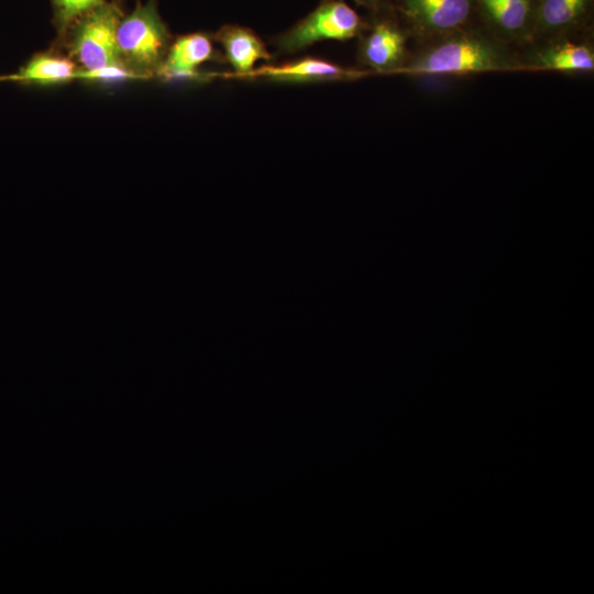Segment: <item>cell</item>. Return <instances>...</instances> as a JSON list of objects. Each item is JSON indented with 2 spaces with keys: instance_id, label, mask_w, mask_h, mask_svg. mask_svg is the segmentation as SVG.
<instances>
[{
  "instance_id": "5b68a950",
  "label": "cell",
  "mask_w": 594,
  "mask_h": 594,
  "mask_svg": "<svg viewBox=\"0 0 594 594\" xmlns=\"http://www.w3.org/2000/svg\"><path fill=\"white\" fill-rule=\"evenodd\" d=\"M395 7L409 30L428 41L469 28L475 12L473 0H395Z\"/></svg>"
},
{
  "instance_id": "30bf717a",
  "label": "cell",
  "mask_w": 594,
  "mask_h": 594,
  "mask_svg": "<svg viewBox=\"0 0 594 594\" xmlns=\"http://www.w3.org/2000/svg\"><path fill=\"white\" fill-rule=\"evenodd\" d=\"M369 74L370 72L344 68L326 59L306 57L282 65L260 67L249 76L276 81L304 82L355 79Z\"/></svg>"
},
{
  "instance_id": "2e32d148",
  "label": "cell",
  "mask_w": 594,
  "mask_h": 594,
  "mask_svg": "<svg viewBox=\"0 0 594 594\" xmlns=\"http://www.w3.org/2000/svg\"><path fill=\"white\" fill-rule=\"evenodd\" d=\"M356 4L365 7L371 10L374 14L382 10V4L380 0H353Z\"/></svg>"
},
{
  "instance_id": "8fae6325",
  "label": "cell",
  "mask_w": 594,
  "mask_h": 594,
  "mask_svg": "<svg viewBox=\"0 0 594 594\" xmlns=\"http://www.w3.org/2000/svg\"><path fill=\"white\" fill-rule=\"evenodd\" d=\"M217 41L237 75L249 76L260 61L272 58L263 41L244 26L224 25L217 34Z\"/></svg>"
},
{
  "instance_id": "4fadbf2b",
  "label": "cell",
  "mask_w": 594,
  "mask_h": 594,
  "mask_svg": "<svg viewBox=\"0 0 594 594\" xmlns=\"http://www.w3.org/2000/svg\"><path fill=\"white\" fill-rule=\"evenodd\" d=\"M75 75L74 64L69 59L38 55L11 78L38 84H56L69 80Z\"/></svg>"
},
{
  "instance_id": "5bb4252c",
  "label": "cell",
  "mask_w": 594,
  "mask_h": 594,
  "mask_svg": "<svg viewBox=\"0 0 594 594\" xmlns=\"http://www.w3.org/2000/svg\"><path fill=\"white\" fill-rule=\"evenodd\" d=\"M53 3L58 23L66 26L103 4V0H53Z\"/></svg>"
},
{
  "instance_id": "52a82bcc",
  "label": "cell",
  "mask_w": 594,
  "mask_h": 594,
  "mask_svg": "<svg viewBox=\"0 0 594 594\" xmlns=\"http://www.w3.org/2000/svg\"><path fill=\"white\" fill-rule=\"evenodd\" d=\"M361 34V62L376 73L398 74L408 61L406 31L389 18L376 16Z\"/></svg>"
},
{
  "instance_id": "3957f363",
  "label": "cell",
  "mask_w": 594,
  "mask_h": 594,
  "mask_svg": "<svg viewBox=\"0 0 594 594\" xmlns=\"http://www.w3.org/2000/svg\"><path fill=\"white\" fill-rule=\"evenodd\" d=\"M117 43L120 56L139 67L151 69L163 63L168 33L153 1L120 20Z\"/></svg>"
},
{
  "instance_id": "7a4b0ae2",
  "label": "cell",
  "mask_w": 594,
  "mask_h": 594,
  "mask_svg": "<svg viewBox=\"0 0 594 594\" xmlns=\"http://www.w3.org/2000/svg\"><path fill=\"white\" fill-rule=\"evenodd\" d=\"M365 23L341 0H324L315 11L276 40L282 53H296L319 41H346L361 34Z\"/></svg>"
},
{
  "instance_id": "9c48e42d",
  "label": "cell",
  "mask_w": 594,
  "mask_h": 594,
  "mask_svg": "<svg viewBox=\"0 0 594 594\" xmlns=\"http://www.w3.org/2000/svg\"><path fill=\"white\" fill-rule=\"evenodd\" d=\"M527 61L525 69L564 73H590L594 69V51L587 43L569 38L538 43Z\"/></svg>"
},
{
  "instance_id": "8992f818",
  "label": "cell",
  "mask_w": 594,
  "mask_h": 594,
  "mask_svg": "<svg viewBox=\"0 0 594 594\" xmlns=\"http://www.w3.org/2000/svg\"><path fill=\"white\" fill-rule=\"evenodd\" d=\"M487 32L501 42L532 44L537 0H473Z\"/></svg>"
},
{
  "instance_id": "6da1fadb",
  "label": "cell",
  "mask_w": 594,
  "mask_h": 594,
  "mask_svg": "<svg viewBox=\"0 0 594 594\" xmlns=\"http://www.w3.org/2000/svg\"><path fill=\"white\" fill-rule=\"evenodd\" d=\"M522 59L510 46L469 28L429 41L398 74L410 76H461L491 72L524 70Z\"/></svg>"
},
{
  "instance_id": "7c38bea8",
  "label": "cell",
  "mask_w": 594,
  "mask_h": 594,
  "mask_svg": "<svg viewBox=\"0 0 594 594\" xmlns=\"http://www.w3.org/2000/svg\"><path fill=\"white\" fill-rule=\"evenodd\" d=\"M215 50L210 37L191 33L178 37L169 48L163 70L168 76H191L202 63L212 59Z\"/></svg>"
},
{
  "instance_id": "9a60e30c",
  "label": "cell",
  "mask_w": 594,
  "mask_h": 594,
  "mask_svg": "<svg viewBox=\"0 0 594 594\" xmlns=\"http://www.w3.org/2000/svg\"><path fill=\"white\" fill-rule=\"evenodd\" d=\"M129 70L124 69L123 66H109L94 70H82L76 73L75 78H87V79H103V80H114L123 79L127 77H132Z\"/></svg>"
},
{
  "instance_id": "ba28073f",
  "label": "cell",
  "mask_w": 594,
  "mask_h": 594,
  "mask_svg": "<svg viewBox=\"0 0 594 594\" xmlns=\"http://www.w3.org/2000/svg\"><path fill=\"white\" fill-rule=\"evenodd\" d=\"M593 0H537L532 44L569 38L590 19Z\"/></svg>"
},
{
  "instance_id": "277c9868",
  "label": "cell",
  "mask_w": 594,
  "mask_h": 594,
  "mask_svg": "<svg viewBox=\"0 0 594 594\" xmlns=\"http://www.w3.org/2000/svg\"><path fill=\"white\" fill-rule=\"evenodd\" d=\"M120 12L112 4H101L84 15L74 37L73 51L85 70L123 66L117 43Z\"/></svg>"
}]
</instances>
